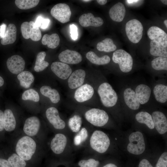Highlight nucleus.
Instances as JSON below:
<instances>
[{
	"instance_id": "12",
	"label": "nucleus",
	"mask_w": 167,
	"mask_h": 167,
	"mask_svg": "<svg viewBox=\"0 0 167 167\" xmlns=\"http://www.w3.org/2000/svg\"><path fill=\"white\" fill-rule=\"evenodd\" d=\"M25 62L20 56L15 55L11 56L6 61L7 67L12 74H17L23 71L25 66Z\"/></svg>"
},
{
	"instance_id": "9",
	"label": "nucleus",
	"mask_w": 167,
	"mask_h": 167,
	"mask_svg": "<svg viewBox=\"0 0 167 167\" xmlns=\"http://www.w3.org/2000/svg\"><path fill=\"white\" fill-rule=\"evenodd\" d=\"M34 22L32 21L23 22L21 26V30L24 38H30L33 41H37L41 39V33L39 28L34 27Z\"/></svg>"
},
{
	"instance_id": "27",
	"label": "nucleus",
	"mask_w": 167,
	"mask_h": 167,
	"mask_svg": "<svg viewBox=\"0 0 167 167\" xmlns=\"http://www.w3.org/2000/svg\"><path fill=\"white\" fill-rule=\"evenodd\" d=\"M150 54L154 56L167 57V48L163 46L160 43L154 41L150 43Z\"/></svg>"
},
{
	"instance_id": "21",
	"label": "nucleus",
	"mask_w": 167,
	"mask_h": 167,
	"mask_svg": "<svg viewBox=\"0 0 167 167\" xmlns=\"http://www.w3.org/2000/svg\"><path fill=\"white\" fill-rule=\"evenodd\" d=\"M126 10L124 5L118 2L110 9L109 14L110 18L113 21L120 22L123 20L126 15Z\"/></svg>"
},
{
	"instance_id": "43",
	"label": "nucleus",
	"mask_w": 167,
	"mask_h": 167,
	"mask_svg": "<svg viewBox=\"0 0 167 167\" xmlns=\"http://www.w3.org/2000/svg\"><path fill=\"white\" fill-rule=\"evenodd\" d=\"M71 37L74 40H76L78 36L77 28L74 24H72L70 25Z\"/></svg>"
},
{
	"instance_id": "45",
	"label": "nucleus",
	"mask_w": 167,
	"mask_h": 167,
	"mask_svg": "<svg viewBox=\"0 0 167 167\" xmlns=\"http://www.w3.org/2000/svg\"><path fill=\"white\" fill-rule=\"evenodd\" d=\"M50 20L48 19H43L40 28L42 29H46L48 26Z\"/></svg>"
},
{
	"instance_id": "52",
	"label": "nucleus",
	"mask_w": 167,
	"mask_h": 167,
	"mask_svg": "<svg viewBox=\"0 0 167 167\" xmlns=\"http://www.w3.org/2000/svg\"><path fill=\"white\" fill-rule=\"evenodd\" d=\"M4 84V80L0 76V87L2 86Z\"/></svg>"
},
{
	"instance_id": "17",
	"label": "nucleus",
	"mask_w": 167,
	"mask_h": 167,
	"mask_svg": "<svg viewBox=\"0 0 167 167\" xmlns=\"http://www.w3.org/2000/svg\"><path fill=\"white\" fill-rule=\"evenodd\" d=\"M67 143V139L66 136L62 133H58L55 135L51 141V149L55 154H61L64 151Z\"/></svg>"
},
{
	"instance_id": "22",
	"label": "nucleus",
	"mask_w": 167,
	"mask_h": 167,
	"mask_svg": "<svg viewBox=\"0 0 167 167\" xmlns=\"http://www.w3.org/2000/svg\"><path fill=\"white\" fill-rule=\"evenodd\" d=\"M123 97L126 104L130 109L137 110L139 108L140 103L137 99L135 91L132 89H126L124 92Z\"/></svg>"
},
{
	"instance_id": "18",
	"label": "nucleus",
	"mask_w": 167,
	"mask_h": 167,
	"mask_svg": "<svg viewBox=\"0 0 167 167\" xmlns=\"http://www.w3.org/2000/svg\"><path fill=\"white\" fill-rule=\"evenodd\" d=\"M86 72L84 70L79 69L72 73L68 78V84L71 89L77 88L82 85L84 81Z\"/></svg>"
},
{
	"instance_id": "29",
	"label": "nucleus",
	"mask_w": 167,
	"mask_h": 167,
	"mask_svg": "<svg viewBox=\"0 0 167 167\" xmlns=\"http://www.w3.org/2000/svg\"><path fill=\"white\" fill-rule=\"evenodd\" d=\"M86 56L91 62L96 65H105L109 63L110 61V58L108 56L105 55L100 57L92 51L87 53Z\"/></svg>"
},
{
	"instance_id": "54",
	"label": "nucleus",
	"mask_w": 167,
	"mask_h": 167,
	"mask_svg": "<svg viewBox=\"0 0 167 167\" xmlns=\"http://www.w3.org/2000/svg\"><path fill=\"white\" fill-rule=\"evenodd\" d=\"M161 2L164 4L167 5V0H161Z\"/></svg>"
},
{
	"instance_id": "48",
	"label": "nucleus",
	"mask_w": 167,
	"mask_h": 167,
	"mask_svg": "<svg viewBox=\"0 0 167 167\" xmlns=\"http://www.w3.org/2000/svg\"><path fill=\"white\" fill-rule=\"evenodd\" d=\"M3 114L2 111L0 110V131H2L4 129L3 124Z\"/></svg>"
},
{
	"instance_id": "41",
	"label": "nucleus",
	"mask_w": 167,
	"mask_h": 167,
	"mask_svg": "<svg viewBox=\"0 0 167 167\" xmlns=\"http://www.w3.org/2000/svg\"><path fill=\"white\" fill-rule=\"evenodd\" d=\"M99 163L98 161L90 158L87 160H80L78 163V165L80 167H97Z\"/></svg>"
},
{
	"instance_id": "4",
	"label": "nucleus",
	"mask_w": 167,
	"mask_h": 167,
	"mask_svg": "<svg viewBox=\"0 0 167 167\" xmlns=\"http://www.w3.org/2000/svg\"><path fill=\"white\" fill-rule=\"evenodd\" d=\"M113 61L119 65L121 71L127 73L132 68L133 59L131 55L126 51L119 49L115 51L113 55Z\"/></svg>"
},
{
	"instance_id": "30",
	"label": "nucleus",
	"mask_w": 167,
	"mask_h": 167,
	"mask_svg": "<svg viewBox=\"0 0 167 167\" xmlns=\"http://www.w3.org/2000/svg\"><path fill=\"white\" fill-rule=\"evenodd\" d=\"M17 78L21 86L25 88H29L34 80L32 74L28 71H22L18 75Z\"/></svg>"
},
{
	"instance_id": "46",
	"label": "nucleus",
	"mask_w": 167,
	"mask_h": 167,
	"mask_svg": "<svg viewBox=\"0 0 167 167\" xmlns=\"http://www.w3.org/2000/svg\"><path fill=\"white\" fill-rule=\"evenodd\" d=\"M0 167H11L8 161L0 158Z\"/></svg>"
},
{
	"instance_id": "34",
	"label": "nucleus",
	"mask_w": 167,
	"mask_h": 167,
	"mask_svg": "<svg viewBox=\"0 0 167 167\" xmlns=\"http://www.w3.org/2000/svg\"><path fill=\"white\" fill-rule=\"evenodd\" d=\"M46 55V53L44 51H41L38 54L34 67V70L36 72L42 71L49 66V62L44 60Z\"/></svg>"
},
{
	"instance_id": "13",
	"label": "nucleus",
	"mask_w": 167,
	"mask_h": 167,
	"mask_svg": "<svg viewBox=\"0 0 167 167\" xmlns=\"http://www.w3.org/2000/svg\"><path fill=\"white\" fill-rule=\"evenodd\" d=\"M41 122L39 119L36 116H32L25 120L23 131L27 136L32 137L36 135L40 129Z\"/></svg>"
},
{
	"instance_id": "33",
	"label": "nucleus",
	"mask_w": 167,
	"mask_h": 167,
	"mask_svg": "<svg viewBox=\"0 0 167 167\" xmlns=\"http://www.w3.org/2000/svg\"><path fill=\"white\" fill-rule=\"evenodd\" d=\"M96 48L99 51L109 52L115 50L117 47L112 39L106 38L97 43Z\"/></svg>"
},
{
	"instance_id": "26",
	"label": "nucleus",
	"mask_w": 167,
	"mask_h": 167,
	"mask_svg": "<svg viewBox=\"0 0 167 167\" xmlns=\"http://www.w3.org/2000/svg\"><path fill=\"white\" fill-rule=\"evenodd\" d=\"M40 91L42 95L49 98L53 103H57L60 100L58 92L55 89H52L50 86H43L40 88Z\"/></svg>"
},
{
	"instance_id": "32",
	"label": "nucleus",
	"mask_w": 167,
	"mask_h": 167,
	"mask_svg": "<svg viewBox=\"0 0 167 167\" xmlns=\"http://www.w3.org/2000/svg\"><path fill=\"white\" fill-rule=\"evenodd\" d=\"M135 117L138 122L145 124L149 129H152L155 127L152 115L148 113L139 112L136 115Z\"/></svg>"
},
{
	"instance_id": "23",
	"label": "nucleus",
	"mask_w": 167,
	"mask_h": 167,
	"mask_svg": "<svg viewBox=\"0 0 167 167\" xmlns=\"http://www.w3.org/2000/svg\"><path fill=\"white\" fill-rule=\"evenodd\" d=\"M135 92L140 104H144L148 101L151 94V90L148 86L144 84H140L137 86Z\"/></svg>"
},
{
	"instance_id": "10",
	"label": "nucleus",
	"mask_w": 167,
	"mask_h": 167,
	"mask_svg": "<svg viewBox=\"0 0 167 167\" xmlns=\"http://www.w3.org/2000/svg\"><path fill=\"white\" fill-rule=\"evenodd\" d=\"M93 87L88 84H83L76 90L74 97L78 102L83 103L91 98L94 93Z\"/></svg>"
},
{
	"instance_id": "49",
	"label": "nucleus",
	"mask_w": 167,
	"mask_h": 167,
	"mask_svg": "<svg viewBox=\"0 0 167 167\" xmlns=\"http://www.w3.org/2000/svg\"><path fill=\"white\" fill-rule=\"evenodd\" d=\"M6 25L5 24H2L0 27V36L2 38L5 33Z\"/></svg>"
},
{
	"instance_id": "1",
	"label": "nucleus",
	"mask_w": 167,
	"mask_h": 167,
	"mask_svg": "<svg viewBox=\"0 0 167 167\" xmlns=\"http://www.w3.org/2000/svg\"><path fill=\"white\" fill-rule=\"evenodd\" d=\"M36 149L35 141L28 136H23L17 141L15 148L16 153L25 161L30 160Z\"/></svg>"
},
{
	"instance_id": "50",
	"label": "nucleus",
	"mask_w": 167,
	"mask_h": 167,
	"mask_svg": "<svg viewBox=\"0 0 167 167\" xmlns=\"http://www.w3.org/2000/svg\"><path fill=\"white\" fill-rule=\"evenodd\" d=\"M96 1L99 4L101 5H104L107 2V1L106 0H97Z\"/></svg>"
},
{
	"instance_id": "25",
	"label": "nucleus",
	"mask_w": 167,
	"mask_h": 167,
	"mask_svg": "<svg viewBox=\"0 0 167 167\" xmlns=\"http://www.w3.org/2000/svg\"><path fill=\"white\" fill-rule=\"evenodd\" d=\"M17 29L15 25L10 24L8 25L4 35L1 40V43L6 45L13 43L16 38Z\"/></svg>"
},
{
	"instance_id": "51",
	"label": "nucleus",
	"mask_w": 167,
	"mask_h": 167,
	"mask_svg": "<svg viewBox=\"0 0 167 167\" xmlns=\"http://www.w3.org/2000/svg\"><path fill=\"white\" fill-rule=\"evenodd\" d=\"M103 167H118L115 165L113 163L108 164Z\"/></svg>"
},
{
	"instance_id": "35",
	"label": "nucleus",
	"mask_w": 167,
	"mask_h": 167,
	"mask_svg": "<svg viewBox=\"0 0 167 167\" xmlns=\"http://www.w3.org/2000/svg\"><path fill=\"white\" fill-rule=\"evenodd\" d=\"M82 124V118L78 115H74L69 119L68 122L69 128L72 132L75 133L80 131Z\"/></svg>"
},
{
	"instance_id": "37",
	"label": "nucleus",
	"mask_w": 167,
	"mask_h": 167,
	"mask_svg": "<svg viewBox=\"0 0 167 167\" xmlns=\"http://www.w3.org/2000/svg\"><path fill=\"white\" fill-rule=\"evenodd\" d=\"M39 1L38 0H16L15 1V3L19 9L27 10L36 6Z\"/></svg>"
},
{
	"instance_id": "8",
	"label": "nucleus",
	"mask_w": 167,
	"mask_h": 167,
	"mask_svg": "<svg viewBox=\"0 0 167 167\" xmlns=\"http://www.w3.org/2000/svg\"><path fill=\"white\" fill-rule=\"evenodd\" d=\"M51 15L62 23L70 20L71 11L69 6L65 3H58L54 6L50 11Z\"/></svg>"
},
{
	"instance_id": "39",
	"label": "nucleus",
	"mask_w": 167,
	"mask_h": 167,
	"mask_svg": "<svg viewBox=\"0 0 167 167\" xmlns=\"http://www.w3.org/2000/svg\"><path fill=\"white\" fill-rule=\"evenodd\" d=\"M22 98L24 100H30L38 102L40 99L38 93L33 89H30L25 91L23 93Z\"/></svg>"
},
{
	"instance_id": "56",
	"label": "nucleus",
	"mask_w": 167,
	"mask_h": 167,
	"mask_svg": "<svg viewBox=\"0 0 167 167\" xmlns=\"http://www.w3.org/2000/svg\"><path fill=\"white\" fill-rule=\"evenodd\" d=\"M82 1H83L84 2H89L91 1L92 0H82Z\"/></svg>"
},
{
	"instance_id": "5",
	"label": "nucleus",
	"mask_w": 167,
	"mask_h": 167,
	"mask_svg": "<svg viewBox=\"0 0 167 167\" xmlns=\"http://www.w3.org/2000/svg\"><path fill=\"white\" fill-rule=\"evenodd\" d=\"M86 119L93 125L101 127L105 125L108 122L109 117L104 110L93 108L87 110L85 113Z\"/></svg>"
},
{
	"instance_id": "7",
	"label": "nucleus",
	"mask_w": 167,
	"mask_h": 167,
	"mask_svg": "<svg viewBox=\"0 0 167 167\" xmlns=\"http://www.w3.org/2000/svg\"><path fill=\"white\" fill-rule=\"evenodd\" d=\"M129 140L127 149L130 153L139 155L144 152L145 144L143 136L141 132L137 131L131 133L129 136Z\"/></svg>"
},
{
	"instance_id": "28",
	"label": "nucleus",
	"mask_w": 167,
	"mask_h": 167,
	"mask_svg": "<svg viewBox=\"0 0 167 167\" xmlns=\"http://www.w3.org/2000/svg\"><path fill=\"white\" fill-rule=\"evenodd\" d=\"M153 92L156 100L158 102L164 103L167 100V86L163 84H158L153 89Z\"/></svg>"
},
{
	"instance_id": "42",
	"label": "nucleus",
	"mask_w": 167,
	"mask_h": 167,
	"mask_svg": "<svg viewBox=\"0 0 167 167\" xmlns=\"http://www.w3.org/2000/svg\"><path fill=\"white\" fill-rule=\"evenodd\" d=\"M167 167V152H163L159 157L155 167Z\"/></svg>"
},
{
	"instance_id": "53",
	"label": "nucleus",
	"mask_w": 167,
	"mask_h": 167,
	"mask_svg": "<svg viewBox=\"0 0 167 167\" xmlns=\"http://www.w3.org/2000/svg\"><path fill=\"white\" fill-rule=\"evenodd\" d=\"M126 1H127L128 2V3H131L132 2H137L138 1H139L138 0H127Z\"/></svg>"
},
{
	"instance_id": "20",
	"label": "nucleus",
	"mask_w": 167,
	"mask_h": 167,
	"mask_svg": "<svg viewBox=\"0 0 167 167\" xmlns=\"http://www.w3.org/2000/svg\"><path fill=\"white\" fill-rule=\"evenodd\" d=\"M79 21L82 27H86L89 26L99 27L104 23L103 19L98 17H95L92 13L82 15L79 18Z\"/></svg>"
},
{
	"instance_id": "36",
	"label": "nucleus",
	"mask_w": 167,
	"mask_h": 167,
	"mask_svg": "<svg viewBox=\"0 0 167 167\" xmlns=\"http://www.w3.org/2000/svg\"><path fill=\"white\" fill-rule=\"evenodd\" d=\"M152 68L157 71L167 70V58L158 57L154 59L151 62Z\"/></svg>"
},
{
	"instance_id": "3",
	"label": "nucleus",
	"mask_w": 167,
	"mask_h": 167,
	"mask_svg": "<svg viewBox=\"0 0 167 167\" xmlns=\"http://www.w3.org/2000/svg\"><path fill=\"white\" fill-rule=\"evenodd\" d=\"M91 148L99 153L105 152L110 144V139L104 132L99 130L95 131L92 134L90 140Z\"/></svg>"
},
{
	"instance_id": "24",
	"label": "nucleus",
	"mask_w": 167,
	"mask_h": 167,
	"mask_svg": "<svg viewBox=\"0 0 167 167\" xmlns=\"http://www.w3.org/2000/svg\"><path fill=\"white\" fill-rule=\"evenodd\" d=\"M3 124L4 128L7 131H14L16 126V122L12 111L9 109H6L4 112Z\"/></svg>"
},
{
	"instance_id": "44",
	"label": "nucleus",
	"mask_w": 167,
	"mask_h": 167,
	"mask_svg": "<svg viewBox=\"0 0 167 167\" xmlns=\"http://www.w3.org/2000/svg\"><path fill=\"white\" fill-rule=\"evenodd\" d=\"M138 167H153V166L146 159H143L139 162Z\"/></svg>"
},
{
	"instance_id": "31",
	"label": "nucleus",
	"mask_w": 167,
	"mask_h": 167,
	"mask_svg": "<svg viewBox=\"0 0 167 167\" xmlns=\"http://www.w3.org/2000/svg\"><path fill=\"white\" fill-rule=\"evenodd\" d=\"M60 38L57 33H53L51 35L45 34L43 36L41 42L44 45H47L49 48L54 49L59 45Z\"/></svg>"
},
{
	"instance_id": "40",
	"label": "nucleus",
	"mask_w": 167,
	"mask_h": 167,
	"mask_svg": "<svg viewBox=\"0 0 167 167\" xmlns=\"http://www.w3.org/2000/svg\"><path fill=\"white\" fill-rule=\"evenodd\" d=\"M88 136V131L84 127L82 128L74 137V143L76 146H79L87 139Z\"/></svg>"
},
{
	"instance_id": "47",
	"label": "nucleus",
	"mask_w": 167,
	"mask_h": 167,
	"mask_svg": "<svg viewBox=\"0 0 167 167\" xmlns=\"http://www.w3.org/2000/svg\"><path fill=\"white\" fill-rule=\"evenodd\" d=\"M43 18L41 16H38L34 24V27L35 28H39L41 25V21Z\"/></svg>"
},
{
	"instance_id": "55",
	"label": "nucleus",
	"mask_w": 167,
	"mask_h": 167,
	"mask_svg": "<svg viewBox=\"0 0 167 167\" xmlns=\"http://www.w3.org/2000/svg\"><path fill=\"white\" fill-rule=\"evenodd\" d=\"M164 23L166 28H167V20L165 19L164 21Z\"/></svg>"
},
{
	"instance_id": "19",
	"label": "nucleus",
	"mask_w": 167,
	"mask_h": 167,
	"mask_svg": "<svg viewBox=\"0 0 167 167\" xmlns=\"http://www.w3.org/2000/svg\"><path fill=\"white\" fill-rule=\"evenodd\" d=\"M152 118L154 127L161 134L167 131V120L165 115L159 111H155L152 113Z\"/></svg>"
},
{
	"instance_id": "15",
	"label": "nucleus",
	"mask_w": 167,
	"mask_h": 167,
	"mask_svg": "<svg viewBox=\"0 0 167 167\" xmlns=\"http://www.w3.org/2000/svg\"><path fill=\"white\" fill-rule=\"evenodd\" d=\"M58 58L61 62L70 64L79 63L82 60L81 54L75 51L66 49L61 52L58 55Z\"/></svg>"
},
{
	"instance_id": "11",
	"label": "nucleus",
	"mask_w": 167,
	"mask_h": 167,
	"mask_svg": "<svg viewBox=\"0 0 167 167\" xmlns=\"http://www.w3.org/2000/svg\"><path fill=\"white\" fill-rule=\"evenodd\" d=\"M46 118L54 127L58 130L64 129L66 126L64 121L60 117L58 110L55 107L48 108L45 112Z\"/></svg>"
},
{
	"instance_id": "14",
	"label": "nucleus",
	"mask_w": 167,
	"mask_h": 167,
	"mask_svg": "<svg viewBox=\"0 0 167 167\" xmlns=\"http://www.w3.org/2000/svg\"><path fill=\"white\" fill-rule=\"evenodd\" d=\"M51 69L57 76L63 80L68 78L72 73V69L68 64L61 62H53Z\"/></svg>"
},
{
	"instance_id": "6",
	"label": "nucleus",
	"mask_w": 167,
	"mask_h": 167,
	"mask_svg": "<svg viewBox=\"0 0 167 167\" xmlns=\"http://www.w3.org/2000/svg\"><path fill=\"white\" fill-rule=\"evenodd\" d=\"M125 30L128 39L132 43H137L141 40L143 27L137 19H134L128 21L126 24Z\"/></svg>"
},
{
	"instance_id": "16",
	"label": "nucleus",
	"mask_w": 167,
	"mask_h": 167,
	"mask_svg": "<svg viewBox=\"0 0 167 167\" xmlns=\"http://www.w3.org/2000/svg\"><path fill=\"white\" fill-rule=\"evenodd\" d=\"M147 35L151 40L160 43L165 47H167V34L161 29L152 26L148 29Z\"/></svg>"
},
{
	"instance_id": "2",
	"label": "nucleus",
	"mask_w": 167,
	"mask_h": 167,
	"mask_svg": "<svg viewBox=\"0 0 167 167\" xmlns=\"http://www.w3.org/2000/svg\"><path fill=\"white\" fill-rule=\"evenodd\" d=\"M97 92L103 105L111 107L116 104L118 96L112 86L107 82L103 83L99 86Z\"/></svg>"
},
{
	"instance_id": "38",
	"label": "nucleus",
	"mask_w": 167,
	"mask_h": 167,
	"mask_svg": "<svg viewBox=\"0 0 167 167\" xmlns=\"http://www.w3.org/2000/svg\"><path fill=\"white\" fill-rule=\"evenodd\" d=\"M7 161L11 167H25V161L19 157L16 153H13L9 157Z\"/></svg>"
}]
</instances>
